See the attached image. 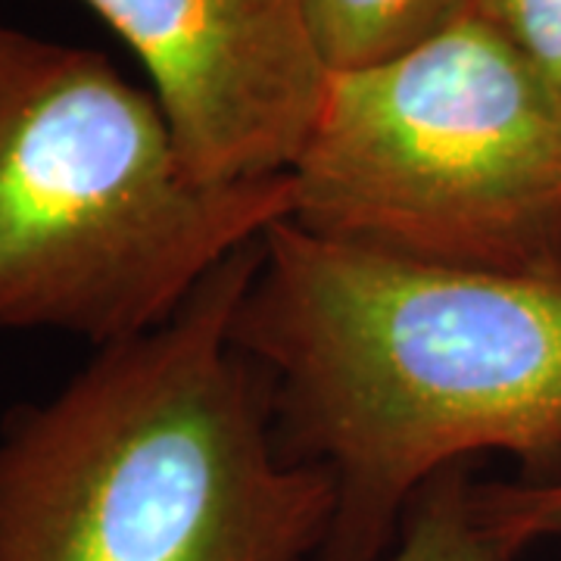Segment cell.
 Listing matches in <instances>:
<instances>
[{
  "mask_svg": "<svg viewBox=\"0 0 561 561\" xmlns=\"http://www.w3.org/2000/svg\"><path fill=\"white\" fill-rule=\"evenodd\" d=\"M284 453L328 468L319 561H383L431 483L561 449V275L387 256L278 221L234 316Z\"/></svg>",
  "mask_w": 561,
  "mask_h": 561,
  "instance_id": "1",
  "label": "cell"
},
{
  "mask_svg": "<svg viewBox=\"0 0 561 561\" xmlns=\"http://www.w3.org/2000/svg\"><path fill=\"white\" fill-rule=\"evenodd\" d=\"M474 505L483 524L515 552L561 537V471H534L508 483H474Z\"/></svg>",
  "mask_w": 561,
  "mask_h": 561,
  "instance_id": "8",
  "label": "cell"
},
{
  "mask_svg": "<svg viewBox=\"0 0 561 561\" xmlns=\"http://www.w3.org/2000/svg\"><path fill=\"white\" fill-rule=\"evenodd\" d=\"M260 243L165 324L98 346L3 419L0 561L321 559L334 481L284 453L268 383L234 341Z\"/></svg>",
  "mask_w": 561,
  "mask_h": 561,
  "instance_id": "2",
  "label": "cell"
},
{
  "mask_svg": "<svg viewBox=\"0 0 561 561\" xmlns=\"http://www.w3.org/2000/svg\"><path fill=\"white\" fill-rule=\"evenodd\" d=\"M474 0H306L331 72L397 57L471 13Z\"/></svg>",
  "mask_w": 561,
  "mask_h": 561,
  "instance_id": "6",
  "label": "cell"
},
{
  "mask_svg": "<svg viewBox=\"0 0 561 561\" xmlns=\"http://www.w3.org/2000/svg\"><path fill=\"white\" fill-rule=\"evenodd\" d=\"M81 3L147 69L191 179H278L300 160L331 79L306 0Z\"/></svg>",
  "mask_w": 561,
  "mask_h": 561,
  "instance_id": "5",
  "label": "cell"
},
{
  "mask_svg": "<svg viewBox=\"0 0 561 561\" xmlns=\"http://www.w3.org/2000/svg\"><path fill=\"white\" fill-rule=\"evenodd\" d=\"M471 10L522 54L561 110V0H474Z\"/></svg>",
  "mask_w": 561,
  "mask_h": 561,
  "instance_id": "9",
  "label": "cell"
},
{
  "mask_svg": "<svg viewBox=\"0 0 561 561\" xmlns=\"http://www.w3.org/2000/svg\"><path fill=\"white\" fill-rule=\"evenodd\" d=\"M290 209V175L191 179L103 54L0 25V331L147 334Z\"/></svg>",
  "mask_w": 561,
  "mask_h": 561,
  "instance_id": "3",
  "label": "cell"
},
{
  "mask_svg": "<svg viewBox=\"0 0 561 561\" xmlns=\"http://www.w3.org/2000/svg\"><path fill=\"white\" fill-rule=\"evenodd\" d=\"M515 549L483 524L465 468L443 474L409 508L383 561H515Z\"/></svg>",
  "mask_w": 561,
  "mask_h": 561,
  "instance_id": "7",
  "label": "cell"
},
{
  "mask_svg": "<svg viewBox=\"0 0 561 561\" xmlns=\"http://www.w3.org/2000/svg\"><path fill=\"white\" fill-rule=\"evenodd\" d=\"M290 221L387 256L561 275V110L474 10L397 57L331 72Z\"/></svg>",
  "mask_w": 561,
  "mask_h": 561,
  "instance_id": "4",
  "label": "cell"
}]
</instances>
